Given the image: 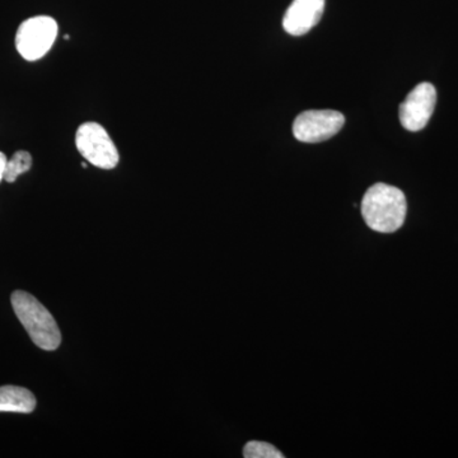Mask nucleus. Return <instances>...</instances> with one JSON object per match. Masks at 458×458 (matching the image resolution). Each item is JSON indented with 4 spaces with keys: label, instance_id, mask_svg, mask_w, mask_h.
<instances>
[{
    "label": "nucleus",
    "instance_id": "9b49d317",
    "mask_svg": "<svg viewBox=\"0 0 458 458\" xmlns=\"http://www.w3.org/2000/svg\"><path fill=\"white\" fill-rule=\"evenodd\" d=\"M7 157H5L4 153L0 152V182L4 180L5 165H7Z\"/></svg>",
    "mask_w": 458,
    "mask_h": 458
},
{
    "label": "nucleus",
    "instance_id": "423d86ee",
    "mask_svg": "<svg viewBox=\"0 0 458 458\" xmlns=\"http://www.w3.org/2000/svg\"><path fill=\"white\" fill-rule=\"evenodd\" d=\"M436 102L437 90L433 84H418L400 105L401 125L409 131H419L426 128L432 117Z\"/></svg>",
    "mask_w": 458,
    "mask_h": 458
},
{
    "label": "nucleus",
    "instance_id": "6e6552de",
    "mask_svg": "<svg viewBox=\"0 0 458 458\" xmlns=\"http://www.w3.org/2000/svg\"><path fill=\"white\" fill-rule=\"evenodd\" d=\"M36 408V397L31 391L20 386L0 387V412L30 414Z\"/></svg>",
    "mask_w": 458,
    "mask_h": 458
},
{
    "label": "nucleus",
    "instance_id": "9d476101",
    "mask_svg": "<svg viewBox=\"0 0 458 458\" xmlns=\"http://www.w3.org/2000/svg\"><path fill=\"white\" fill-rule=\"evenodd\" d=\"M243 457L246 458H283L284 454L267 442L251 441L243 448Z\"/></svg>",
    "mask_w": 458,
    "mask_h": 458
},
{
    "label": "nucleus",
    "instance_id": "20e7f679",
    "mask_svg": "<svg viewBox=\"0 0 458 458\" xmlns=\"http://www.w3.org/2000/svg\"><path fill=\"white\" fill-rule=\"evenodd\" d=\"M56 21L49 16L29 18L18 29L16 47L20 55L29 62H36L49 53L56 40Z\"/></svg>",
    "mask_w": 458,
    "mask_h": 458
},
{
    "label": "nucleus",
    "instance_id": "7ed1b4c3",
    "mask_svg": "<svg viewBox=\"0 0 458 458\" xmlns=\"http://www.w3.org/2000/svg\"><path fill=\"white\" fill-rule=\"evenodd\" d=\"M75 146L83 158L102 170H113L119 164V150L104 126L84 123L75 134Z\"/></svg>",
    "mask_w": 458,
    "mask_h": 458
},
{
    "label": "nucleus",
    "instance_id": "1a4fd4ad",
    "mask_svg": "<svg viewBox=\"0 0 458 458\" xmlns=\"http://www.w3.org/2000/svg\"><path fill=\"white\" fill-rule=\"evenodd\" d=\"M32 157L26 150H18L5 165L4 180L7 182H14L22 174L31 170Z\"/></svg>",
    "mask_w": 458,
    "mask_h": 458
},
{
    "label": "nucleus",
    "instance_id": "f257e3e1",
    "mask_svg": "<svg viewBox=\"0 0 458 458\" xmlns=\"http://www.w3.org/2000/svg\"><path fill=\"white\" fill-rule=\"evenodd\" d=\"M408 213L405 195L386 183L370 186L361 200V216L373 231L393 233L403 227Z\"/></svg>",
    "mask_w": 458,
    "mask_h": 458
},
{
    "label": "nucleus",
    "instance_id": "f03ea898",
    "mask_svg": "<svg viewBox=\"0 0 458 458\" xmlns=\"http://www.w3.org/2000/svg\"><path fill=\"white\" fill-rule=\"evenodd\" d=\"M11 302L14 313L35 345L44 351H56L62 344V334L47 307L25 291L13 292Z\"/></svg>",
    "mask_w": 458,
    "mask_h": 458
},
{
    "label": "nucleus",
    "instance_id": "0eeeda50",
    "mask_svg": "<svg viewBox=\"0 0 458 458\" xmlns=\"http://www.w3.org/2000/svg\"><path fill=\"white\" fill-rule=\"evenodd\" d=\"M325 11V0H293L283 18L289 35L302 36L318 25Z\"/></svg>",
    "mask_w": 458,
    "mask_h": 458
},
{
    "label": "nucleus",
    "instance_id": "39448f33",
    "mask_svg": "<svg viewBox=\"0 0 458 458\" xmlns=\"http://www.w3.org/2000/svg\"><path fill=\"white\" fill-rule=\"evenodd\" d=\"M345 117L339 111L310 110L298 114L293 123L295 140L303 143H321L342 131Z\"/></svg>",
    "mask_w": 458,
    "mask_h": 458
}]
</instances>
